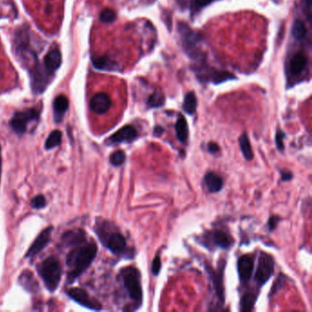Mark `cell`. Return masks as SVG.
I'll return each instance as SVG.
<instances>
[{
	"label": "cell",
	"instance_id": "obj_1",
	"mask_svg": "<svg viewBox=\"0 0 312 312\" xmlns=\"http://www.w3.org/2000/svg\"><path fill=\"white\" fill-rule=\"evenodd\" d=\"M84 242L78 245L67 256V266L70 268L68 273V281L73 283L86 270L97 255L98 247L95 243Z\"/></svg>",
	"mask_w": 312,
	"mask_h": 312
},
{
	"label": "cell",
	"instance_id": "obj_2",
	"mask_svg": "<svg viewBox=\"0 0 312 312\" xmlns=\"http://www.w3.org/2000/svg\"><path fill=\"white\" fill-rule=\"evenodd\" d=\"M37 270L48 290L54 292L60 284L62 272L59 260L54 256H50L40 263Z\"/></svg>",
	"mask_w": 312,
	"mask_h": 312
},
{
	"label": "cell",
	"instance_id": "obj_3",
	"mask_svg": "<svg viewBox=\"0 0 312 312\" xmlns=\"http://www.w3.org/2000/svg\"><path fill=\"white\" fill-rule=\"evenodd\" d=\"M123 284L129 298L138 305H141L143 299L141 275L139 269L135 267H126L121 271Z\"/></svg>",
	"mask_w": 312,
	"mask_h": 312
},
{
	"label": "cell",
	"instance_id": "obj_4",
	"mask_svg": "<svg viewBox=\"0 0 312 312\" xmlns=\"http://www.w3.org/2000/svg\"><path fill=\"white\" fill-rule=\"evenodd\" d=\"M39 116L40 111L36 108H28L24 111L16 112L10 120V126L16 133L22 135L27 131L28 124L39 119Z\"/></svg>",
	"mask_w": 312,
	"mask_h": 312
},
{
	"label": "cell",
	"instance_id": "obj_5",
	"mask_svg": "<svg viewBox=\"0 0 312 312\" xmlns=\"http://www.w3.org/2000/svg\"><path fill=\"white\" fill-rule=\"evenodd\" d=\"M97 233L103 245L113 255H120L126 250V238L119 232H112L107 234V232L97 230Z\"/></svg>",
	"mask_w": 312,
	"mask_h": 312
},
{
	"label": "cell",
	"instance_id": "obj_6",
	"mask_svg": "<svg viewBox=\"0 0 312 312\" xmlns=\"http://www.w3.org/2000/svg\"><path fill=\"white\" fill-rule=\"evenodd\" d=\"M275 262L272 256L266 253H261L258 259V265L255 274V279L259 285H263L271 278L274 273Z\"/></svg>",
	"mask_w": 312,
	"mask_h": 312
},
{
	"label": "cell",
	"instance_id": "obj_7",
	"mask_svg": "<svg viewBox=\"0 0 312 312\" xmlns=\"http://www.w3.org/2000/svg\"><path fill=\"white\" fill-rule=\"evenodd\" d=\"M68 295L71 299H73L76 303L80 304L83 307L93 311H100L102 310V306L98 301L92 299L85 290L79 287H73L68 290Z\"/></svg>",
	"mask_w": 312,
	"mask_h": 312
},
{
	"label": "cell",
	"instance_id": "obj_8",
	"mask_svg": "<svg viewBox=\"0 0 312 312\" xmlns=\"http://www.w3.org/2000/svg\"><path fill=\"white\" fill-rule=\"evenodd\" d=\"M53 230H54V227L49 226L40 232L38 237L34 241L33 244L28 248V250L26 253V257H33L46 247L47 245L51 241Z\"/></svg>",
	"mask_w": 312,
	"mask_h": 312
},
{
	"label": "cell",
	"instance_id": "obj_9",
	"mask_svg": "<svg viewBox=\"0 0 312 312\" xmlns=\"http://www.w3.org/2000/svg\"><path fill=\"white\" fill-rule=\"evenodd\" d=\"M51 73L47 72L44 66L41 67L38 63L36 66L33 67L31 71V80H32V89L34 93H42L47 86L48 83V75Z\"/></svg>",
	"mask_w": 312,
	"mask_h": 312
},
{
	"label": "cell",
	"instance_id": "obj_10",
	"mask_svg": "<svg viewBox=\"0 0 312 312\" xmlns=\"http://www.w3.org/2000/svg\"><path fill=\"white\" fill-rule=\"evenodd\" d=\"M111 105V98L107 93H96L90 101V109L93 113L104 114L110 109Z\"/></svg>",
	"mask_w": 312,
	"mask_h": 312
},
{
	"label": "cell",
	"instance_id": "obj_11",
	"mask_svg": "<svg viewBox=\"0 0 312 312\" xmlns=\"http://www.w3.org/2000/svg\"><path fill=\"white\" fill-rule=\"evenodd\" d=\"M138 138L137 129L131 125L123 126L118 131L113 134L109 141L112 144H120L123 142H132Z\"/></svg>",
	"mask_w": 312,
	"mask_h": 312
},
{
	"label": "cell",
	"instance_id": "obj_12",
	"mask_svg": "<svg viewBox=\"0 0 312 312\" xmlns=\"http://www.w3.org/2000/svg\"><path fill=\"white\" fill-rule=\"evenodd\" d=\"M237 268L239 273L240 280L242 283H247L252 278L254 271V261L250 255H242L238 259Z\"/></svg>",
	"mask_w": 312,
	"mask_h": 312
},
{
	"label": "cell",
	"instance_id": "obj_13",
	"mask_svg": "<svg viewBox=\"0 0 312 312\" xmlns=\"http://www.w3.org/2000/svg\"><path fill=\"white\" fill-rule=\"evenodd\" d=\"M61 64V54L58 50L50 51L44 57V68L49 73H54Z\"/></svg>",
	"mask_w": 312,
	"mask_h": 312
},
{
	"label": "cell",
	"instance_id": "obj_14",
	"mask_svg": "<svg viewBox=\"0 0 312 312\" xmlns=\"http://www.w3.org/2000/svg\"><path fill=\"white\" fill-rule=\"evenodd\" d=\"M69 108V100L65 95L57 96L54 102V117L56 123H60Z\"/></svg>",
	"mask_w": 312,
	"mask_h": 312
},
{
	"label": "cell",
	"instance_id": "obj_15",
	"mask_svg": "<svg viewBox=\"0 0 312 312\" xmlns=\"http://www.w3.org/2000/svg\"><path fill=\"white\" fill-rule=\"evenodd\" d=\"M212 241L214 246L223 249H229L234 242L228 232L221 230H216L212 233Z\"/></svg>",
	"mask_w": 312,
	"mask_h": 312
},
{
	"label": "cell",
	"instance_id": "obj_16",
	"mask_svg": "<svg viewBox=\"0 0 312 312\" xmlns=\"http://www.w3.org/2000/svg\"><path fill=\"white\" fill-rule=\"evenodd\" d=\"M204 183L209 192L212 193H219L224 188V179L218 174L208 172L204 176Z\"/></svg>",
	"mask_w": 312,
	"mask_h": 312
},
{
	"label": "cell",
	"instance_id": "obj_17",
	"mask_svg": "<svg viewBox=\"0 0 312 312\" xmlns=\"http://www.w3.org/2000/svg\"><path fill=\"white\" fill-rule=\"evenodd\" d=\"M93 65L97 70L107 72H116L119 69L118 63L107 56H101L93 59Z\"/></svg>",
	"mask_w": 312,
	"mask_h": 312
},
{
	"label": "cell",
	"instance_id": "obj_18",
	"mask_svg": "<svg viewBox=\"0 0 312 312\" xmlns=\"http://www.w3.org/2000/svg\"><path fill=\"white\" fill-rule=\"evenodd\" d=\"M62 240L65 243V245H68V246H78V245H81L82 243L85 242V234L81 230L69 231V232L64 233Z\"/></svg>",
	"mask_w": 312,
	"mask_h": 312
},
{
	"label": "cell",
	"instance_id": "obj_19",
	"mask_svg": "<svg viewBox=\"0 0 312 312\" xmlns=\"http://www.w3.org/2000/svg\"><path fill=\"white\" fill-rule=\"evenodd\" d=\"M175 131L179 142L185 145L188 140V136H189V129H188L186 119L183 115H179V118L177 120L175 125Z\"/></svg>",
	"mask_w": 312,
	"mask_h": 312
},
{
	"label": "cell",
	"instance_id": "obj_20",
	"mask_svg": "<svg viewBox=\"0 0 312 312\" xmlns=\"http://www.w3.org/2000/svg\"><path fill=\"white\" fill-rule=\"evenodd\" d=\"M238 142H239L241 152L243 154L244 158L248 161H251L254 159L255 155H254L252 146H251V142L246 132H244L241 135Z\"/></svg>",
	"mask_w": 312,
	"mask_h": 312
},
{
	"label": "cell",
	"instance_id": "obj_21",
	"mask_svg": "<svg viewBox=\"0 0 312 312\" xmlns=\"http://www.w3.org/2000/svg\"><path fill=\"white\" fill-rule=\"evenodd\" d=\"M212 279H213V285L215 288L216 294L218 296L220 300L222 302L225 301L224 299V285H223V268L220 269V271H213L212 269L210 270Z\"/></svg>",
	"mask_w": 312,
	"mask_h": 312
},
{
	"label": "cell",
	"instance_id": "obj_22",
	"mask_svg": "<svg viewBox=\"0 0 312 312\" xmlns=\"http://www.w3.org/2000/svg\"><path fill=\"white\" fill-rule=\"evenodd\" d=\"M20 284L24 286L28 291H35L39 287L36 280L34 279L32 273L25 271L22 273L20 278Z\"/></svg>",
	"mask_w": 312,
	"mask_h": 312
},
{
	"label": "cell",
	"instance_id": "obj_23",
	"mask_svg": "<svg viewBox=\"0 0 312 312\" xmlns=\"http://www.w3.org/2000/svg\"><path fill=\"white\" fill-rule=\"evenodd\" d=\"M183 110L189 114H193L197 109V98L196 95L193 92H190L186 94L184 102L182 105Z\"/></svg>",
	"mask_w": 312,
	"mask_h": 312
},
{
	"label": "cell",
	"instance_id": "obj_24",
	"mask_svg": "<svg viewBox=\"0 0 312 312\" xmlns=\"http://www.w3.org/2000/svg\"><path fill=\"white\" fill-rule=\"evenodd\" d=\"M307 64V60H306L305 56L302 54H297L291 60L290 62V67H291V71L294 74H299L301 73Z\"/></svg>",
	"mask_w": 312,
	"mask_h": 312
},
{
	"label": "cell",
	"instance_id": "obj_25",
	"mask_svg": "<svg viewBox=\"0 0 312 312\" xmlns=\"http://www.w3.org/2000/svg\"><path fill=\"white\" fill-rule=\"evenodd\" d=\"M256 300V295L253 293H246L241 299L240 311L241 312H250L252 311Z\"/></svg>",
	"mask_w": 312,
	"mask_h": 312
},
{
	"label": "cell",
	"instance_id": "obj_26",
	"mask_svg": "<svg viewBox=\"0 0 312 312\" xmlns=\"http://www.w3.org/2000/svg\"><path fill=\"white\" fill-rule=\"evenodd\" d=\"M62 140V134L60 130H54L49 135L45 141L46 149H53L54 147L60 146Z\"/></svg>",
	"mask_w": 312,
	"mask_h": 312
},
{
	"label": "cell",
	"instance_id": "obj_27",
	"mask_svg": "<svg viewBox=\"0 0 312 312\" xmlns=\"http://www.w3.org/2000/svg\"><path fill=\"white\" fill-rule=\"evenodd\" d=\"M307 29L305 24L301 20H295L292 26V35L294 39L297 40H302L306 36Z\"/></svg>",
	"mask_w": 312,
	"mask_h": 312
},
{
	"label": "cell",
	"instance_id": "obj_28",
	"mask_svg": "<svg viewBox=\"0 0 312 312\" xmlns=\"http://www.w3.org/2000/svg\"><path fill=\"white\" fill-rule=\"evenodd\" d=\"M165 103V97L163 93H160L159 91H156L153 93L149 98L147 100V106L151 108H159L163 107Z\"/></svg>",
	"mask_w": 312,
	"mask_h": 312
},
{
	"label": "cell",
	"instance_id": "obj_29",
	"mask_svg": "<svg viewBox=\"0 0 312 312\" xmlns=\"http://www.w3.org/2000/svg\"><path fill=\"white\" fill-rule=\"evenodd\" d=\"M126 153L123 150H116L110 156V163L114 167H119L126 161Z\"/></svg>",
	"mask_w": 312,
	"mask_h": 312
},
{
	"label": "cell",
	"instance_id": "obj_30",
	"mask_svg": "<svg viewBox=\"0 0 312 312\" xmlns=\"http://www.w3.org/2000/svg\"><path fill=\"white\" fill-rule=\"evenodd\" d=\"M115 18V13L111 8H105L100 14V20L103 23H112Z\"/></svg>",
	"mask_w": 312,
	"mask_h": 312
},
{
	"label": "cell",
	"instance_id": "obj_31",
	"mask_svg": "<svg viewBox=\"0 0 312 312\" xmlns=\"http://www.w3.org/2000/svg\"><path fill=\"white\" fill-rule=\"evenodd\" d=\"M285 136V133H284L283 131H281V130H278V131H277L275 141H276L277 148L279 149V151H284V150H285V144H284Z\"/></svg>",
	"mask_w": 312,
	"mask_h": 312
},
{
	"label": "cell",
	"instance_id": "obj_32",
	"mask_svg": "<svg viewBox=\"0 0 312 312\" xmlns=\"http://www.w3.org/2000/svg\"><path fill=\"white\" fill-rule=\"evenodd\" d=\"M31 205L34 209H41L46 205V199L43 195H38L31 200Z\"/></svg>",
	"mask_w": 312,
	"mask_h": 312
},
{
	"label": "cell",
	"instance_id": "obj_33",
	"mask_svg": "<svg viewBox=\"0 0 312 312\" xmlns=\"http://www.w3.org/2000/svg\"><path fill=\"white\" fill-rule=\"evenodd\" d=\"M161 267H162L161 258H160V255H156L155 258L153 259L152 266H151V270H152L154 276H158L160 274Z\"/></svg>",
	"mask_w": 312,
	"mask_h": 312
},
{
	"label": "cell",
	"instance_id": "obj_34",
	"mask_svg": "<svg viewBox=\"0 0 312 312\" xmlns=\"http://www.w3.org/2000/svg\"><path fill=\"white\" fill-rule=\"evenodd\" d=\"M280 221H281V219L278 216H271L268 220V222H267V226H268L269 230L273 231L278 226Z\"/></svg>",
	"mask_w": 312,
	"mask_h": 312
},
{
	"label": "cell",
	"instance_id": "obj_35",
	"mask_svg": "<svg viewBox=\"0 0 312 312\" xmlns=\"http://www.w3.org/2000/svg\"><path fill=\"white\" fill-rule=\"evenodd\" d=\"M213 0H193V7L195 8H200V7H205L209 5Z\"/></svg>",
	"mask_w": 312,
	"mask_h": 312
},
{
	"label": "cell",
	"instance_id": "obj_36",
	"mask_svg": "<svg viewBox=\"0 0 312 312\" xmlns=\"http://www.w3.org/2000/svg\"><path fill=\"white\" fill-rule=\"evenodd\" d=\"M207 149H208L209 153H211V154H216V153L219 152L221 148H220L218 144H216L214 142H210L208 144V146H207Z\"/></svg>",
	"mask_w": 312,
	"mask_h": 312
},
{
	"label": "cell",
	"instance_id": "obj_37",
	"mask_svg": "<svg viewBox=\"0 0 312 312\" xmlns=\"http://www.w3.org/2000/svg\"><path fill=\"white\" fill-rule=\"evenodd\" d=\"M280 172H281L280 174H281L282 181H288V180L292 179V173L289 172V171H284V170H281Z\"/></svg>",
	"mask_w": 312,
	"mask_h": 312
},
{
	"label": "cell",
	"instance_id": "obj_38",
	"mask_svg": "<svg viewBox=\"0 0 312 312\" xmlns=\"http://www.w3.org/2000/svg\"><path fill=\"white\" fill-rule=\"evenodd\" d=\"M164 133V128L162 126H156L154 128V135L157 137H160L162 134Z\"/></svg>",
	"mask_w": 312,
	"mask_h": 312
},
{
	"label": "cell",
	"instance_id": "obj_39",
	"mask_svg": "<svg viewBox=\"0 0 312 312\" xmlns=\"http://www.w3.org/2000/svg\"><path fill=\"white\" fill-rule=\"evenodd\" d=\"M302 2L305 4L306 8H308V10H311L312 7V0H302Z\"/></svg>",
	"mask_w": 312,
	"mask_h": 312
},
{
	"label": "cell",
	"instance_id": "obj_40",
	"mask_svg": "<svg viewBox=\"0 0 312 312\" xmlns=\"http://www.w3.org/2000/svg\"><path fill=\"white\" fill-rule=\"evenodd\" d=\"M1 171H2V159H1V145H0V179H1Z\"/></svg>",
	"mask_w": 312,
	"mask_h": 312
}]
</instances>
